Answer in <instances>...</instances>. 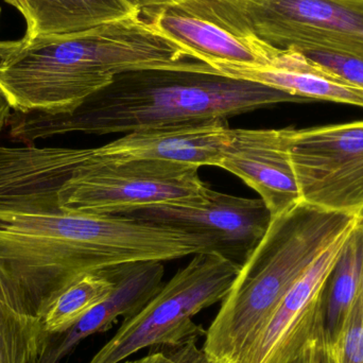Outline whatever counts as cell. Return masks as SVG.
<instances>
[{
    "label": "cell",
    "instance_id": "obj_18",
    "mask_svg": "<svg viewBox=\"0 0 363 363\" xmlns=\"http://www.w3.org/2000/svg\"><path fill=\"white\" fill-rule=\"evenodd\" d=\"M363 279V219L357 218L325 286L319 345L336 340L359 294Z\"/></svg>",
    "mask_w": 363,
    "mask_h": 363
},
{
    "label": "cell",
    "instance_id": "obj_21",
    "mask_svg": "<svg viewBox=\"0 0 363 363\" xmlns=\"http://www.w3.org/2000/svg\"><path fill=\"white\" fill-rule=\"evenodd\" d=\"M322 347L328 363H363V300L360 294L336 340Z\"/></svg>",
    "mask_w": 363,
    "mask_h": 363
},
{
    "label": "cell",
    "instance_id": "obj_13",
    "mask_svg": "<svg viewBox=\"0 0 363 363\" xmlns=\"http://www.w3.org/2000/svg\"><path fill=\"white\" fill-rule=\"evenodd\" d=\"M224 119L182 123L125 134L104 146L91 148L89 161L155 160L203 167H219L233 138Z\"/></svg>",
    "mask_w": 363,
    "mask_h": 363
},
{
    "label": "cell",
    "instance_id": "obj_28",
    "mask_svg": "<svg viewBox=\"0 0 363 363\" xmlns=\"http://www.w3.org/2000/svg\"><path fill=\"white\" fill-rule=\"evenodd\" d=\"M358 218H362V219H363V215L360 216V217H358ZM359 294H360V296H362V300H363V279H362V289H360Z\"/></svg>",
    "mask_w": 363,
    "mask_h": 363
},
{
    "label": "cell",
    "instance_id": "obj_2",
    "mask_svg": "<svg viewBox=\"0 0 363 363\" xmlns=\"http://www.w3.org/2000/svg\"><path fill=\"white\" fill-rule=\"evenodd\" d=\"M301 98L259 83L218 74L203 62L116 74L108 86L69 114H11L15 142L32 145L64 134H128L182 123L224 119Z\"/></svg>",
    "mask_w": 363,
    "mask_h": 363
},
{
    "label": "cell",
    "instance_id": "obj_6",
    "mask_svg": "<svg viewBox=\"0 0 363 363\" xmlns=\"http://www.w3.org/2000/svg\"><path fill=\"white\" fill-rule=\"evenodd\" d=\"M192 256L136 315L123 320L89 363H121L147 347L205 337L206 330L194 318L224 300L241 266L216 252Z\"/></svg>",
    "mask_w": 363,
    "mask_h": 363
},
{
    "label": "cell",
    "instance_id": "obj_16",
    "mask_svg": "<svg viewBox=\"0 0 363 363\" xmlns=\"http://www.w3.org/2000/svg\"><path fill=\"white\" fill-rule=\"evenodd\" d=\"M211 68L218 74L259 83L306 102L321 100L363 108V89L292 49H279L268 65L218 64Z\"/></svg>",
    "mask_w": 363,
    "mask_h": 363
},
{
    "label": "cell",
    "instance_id": "obj_8",
    "mask_svg": "<svg viewBox=\"0 0 363 363\" xmlns=\"http://www.w3.org/2000/svg\"><path fill=\"white\" fill-rule=\"evenodd\" d=\"M290 157L302 202L330 213L363 215V121L292 127Z\"/></svg>",
    "mask_w": 363,
    "mask_h": 363
},
{
    "label": "cell",
    "instance_id": "obj_23",
    "mask_svg": "<svg viewBox=\"0 0 363 363\" xmlns=\"http://www.w3.org/2000/svg\"><path fill=\"white\" fill-rule=\"evenodd\" d=\"M302 53L311 61L328 68L347 82L363 89L362 59L328 51L306 50L302 51Z\"/></svg>",
    "mask_w": 363,
    "mask_h": 363
},
{
    "label": "cell",
    "instance_id": "obj_25",
    "mask_svg": "<svg viewBox=\"0 0 363 363\" xmlns=\"http://www.w3.org/2000/svg\"><path fill=\"white\" fill-rule=\"evenodd\" d=\"M294 363H321V353L318 342L313 343L311 347H307L304 353Z\"/></svg>",
    "mask_w": 363,
    "mask_h": 363
},
{
    "label": "cell",
    "instance_id": "obj_1",
    "mask_svg": "<svg viewBox=\"0 0 363 363\" xmlns=\"http://www.w3.org/2000/svg\"><path fill=\"white\" fill-rule=\"evenodd\" d=\"M213 251L205 235L131 216L61 208L0 213V285L40 318L60 292L86 273Z\"/></svg>",
    "mask_w": 363,
    "mask_h": 363
},
{
    "label": "cell",
    "instance_id": "obj_17",
    "mask_svg": "<svg viewBox=\"0 0 363 363\" xmlns=\"http://www.w3.org/2000/svg\"><path fill=\"white\" fill-rule=\"evenodd\" d=\"M27 23L21 40L84 31L140 14L128 0H6Z\"/></svg>",
    "mask_w": 363,
    "mask_h": 363
},
{
    "label": "cell",
    "instance_id": "obj_15",
    "mask_svg": "<svg viewBox=\"0 0 363 363\" xmlns=\"http://www.w3.org/2000/svg\"><path fill=\"white\" fill-rule=\"evenodd\" d=\"M157 31L207 65H268L279 49L230 33L200 15L174 6L140 13Z\"/></svg>",
    "mask_w": 363,
    "mask_h": 363
},
{
    "label": "cell",
    "instance_id": "obj_10",
    "mask_svg": "<svg viewBox=\"0 0 363 363\" xmlns=\"http://www.w3.org/2000/svg\"><path fill=\"white\" fill-rule=\"evenodd\" d=\"M350 233L292 286L264 330L236 363H294L320 339L324 290Z\"/></svg>",
    "mask_w": 363,
    "mask_h": 363
},
{
    "label": "cell",
    "instance_id": "obj_14",
    "mask_svg": "<svg viewBox=\"0 0 363 363\" xmlns=\"http://www.w3.org/2000/svg\"><path fill=\"white\" fill-rule=\"evenodd\" d=\"M115 288L108 298L61 333L45 334L38 363H59L81 341L108 332L118 318L138 313L164 285L165 267L162 262H138L110 267Z\"/></svg>",
    "mask_w": 363,
    "mask_h": 363
},
{
    "label": "cell",
    "instance_id": "obj_9",
    "mask_svg": "<svg viewBox=\"0 0 363 363\" xmlns=\"http://www.w3.org/2000/svg\"><path fill=\"white\" fill-rule=\"evenodd\" d=\"M125 216L205 235L213 240L216 253L240 266L257 247L271 221L262 199L213 189L205 200L155 205Z\"/></svg>",
    "mask_w": 363,
    "mask_h": 363
},
{
    "label": "cell",
    "instance_id": "obj_22",
    "mask_svg": "<svg viewBox=\"0 0 363 363\" xmlns=\"http://www.w3.org/2000/svg\"><path fill=\"white\" fill-rule=\"evenodd\" d=\"M198 341L151 347L150 353L145 357L123 363H216L203 347H198Z\"/></svg>",
    "mask_w": 363,
    "mask_h": 363
},
{
    "label": "cell",
    "instance_id": "obj_3",
    "mask_svg": "<svg viewBox=\"0 0 363 363\" xmlns=\"http://www.w3.org/2000/svg\"><path fill=\"white\" fill-rule=\"evenodd\" d=\"M21 42L0 62V91L17 113L69 114L116 74L194 61L142 14Z\"/></svg>",
    "mask_w": 363,
    "mask_h": 363
},
{
    "label": "cell",
    "instance_id": "obj_26",
    "mask_svg": "<svg viewBox=\"0 0 363 363\" xmlns=\"http://www.w3.org/2000/svg\"><path fill=\"white\" fill-rule=\"evenodd\" d=\"M11 110L12 108L9 106L8 101H6V98L4 97L1 91H0V134H1L2 130L8 123L11 114H12Z\"/></svg>",
    "mask_w": 363,
    "mask_h": 363
},
{
    "label": "cell",
    "instance_id": "obj_5",
    "mask_svg": "<svg viewBox=\"0 0 363 363\" xmlns=\"http://www.w3.org/2000/svg\"><path fill=\"white\" fill-rule=\"evenodd\" d=\"M180 6L273 48L363 60V0H196Z\"/></svg>",
    "mask_w": 363,
    "mask_h": 363
},
{
    "label": "cell",
    "instance_id": "obj_7",
    "mask_svg": "<svg viewBox=\"0 0 363 363\" xmlns=\"http://www.w3.org/2000/svg\"><path fill=\"white\" fill-rule=\"evenodd\" d=\"M200 168L169 161L87 160L59 192L62 211L125 216L155 205L205 200Z\"/></svg>",
    "mask_w": 363,
    "mask_h": 363
},
{
    "label": "cell",
    "instance_id": "obj_27",
    "mask_svg": "<svg viewBox=\"0 0 363 363\" xmlns=\"http://www.w3.org/2000/svg\"><path fill=\"white\" fill-rule=\"evenodd\" d=\"M23 42L21 40H0V62L10 55L13 51L21 46Z\"/></svg>",
    "mask_w": 363,
    "mask_h": 363
},
{
    "label": "cell",
    "instance_id": "obj_24",
    "mask_svg": "<svg viewBox=\"0 0 363 363\" xmlns=\"http://www.w3.org/2000/svg\"><path fill=\"white\" fill-rule=\"evenodd\" d=\"M134 8L138 9L140 13L148 11L159 10V9L167 8V6H180L196 0H128Z\"/></svg>",
    "mask_w": 363,
    "mask_h": 363
},
{
    "label": "cell",
    "instance_id": "obj_4",
    "mask_svg": "<svg viewBox=\"0 0 363 363\" xmlns=\"http://www.w3.org/2000/svg\"><path fill=\"white\" fill-rule=\"evenodd\" d=\"M356 221L305 202L271 218L206 330L205 353L216 363L238 362L292 286Z\"/></svg>",
    "mask_w": 363,
    "mask_h": 363
},
{
    "label": "cell",
    "instance_id": "obj_19",
    "mask_svg": "<svg viewBox=\"0 0 363 363\" xmlns=\"http://www.w3.org/2000/svg\"><path fill=\"white\" fill-rule=\"evenodd\" d=\"M115 281L108 269L86 273L60 292L45 309L42 320L45 334L72 328L89 311L110 296Z\"/></svg>",
    "mask_w": 363,
    "mask_h": 363
},
{
    "label": "cell",
    "instance_id": "obj_20",
    "mask_svg": "<svg viewBox=\"0 0 363 363\" xmlns=\"http://www.w3.org/2000/svg\"><path fill=\"white\" fill-rule=\"evenodd\" d=\"M42 320L0 286V363H38Z\"/></svg>",
    "mask_w": 363,
    "mask_h": 363
},
{
    "label": "cell",
    "instance_id": "obj_12",
    "mask_svg": "<svg viewBox=\"0 0 363 363\" xmlns=\"http://www.w3.org/2000/svg\"><path fill=\"white\" fill-rule=\"evenodd\" d=\"M291 130L234 129L220 165L259 194L271 218L302 202L290 157Z\"/></svg>",
    "mask_w": 363,
    "mask_h": 363
},
{
    "label": "cell",
    "instance_id": "obj_11",
    "mask_svg": "<svg viewBox=\"0 0 363 363\" xmlns=\"http://www.w3.org/2000/svg\"><path fill=\"white\" fill-rule=\"evenodd\" d=\"M91 148L0 146V213L59 209V192Z\"/></svg>",
    "mask_w": 363,
    "mask_h": 363
}]
</instances>
